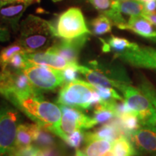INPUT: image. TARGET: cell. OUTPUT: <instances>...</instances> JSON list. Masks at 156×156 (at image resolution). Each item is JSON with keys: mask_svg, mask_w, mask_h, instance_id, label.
<instances>
[{"mask_svg": "<svg viewBox=\"0 0 156 156\" xmlns=\"http://www.w3.org/2000/svg\"><path fill=\"white\" fill-rule=\"evenodd\" d=\"M61 108L62 116L60 121L56 136L62 140L76 130L86 129L89 116H86L78 108L63 105H58Z\"/></svg>", "mask_w": 156, "mask_h": 156, "instance_id": "obj_9", "label": "cell"}, {"mask_svg": "<svg viewBox=\"0 0 156 156\" xmlns=\"http://www.w3.org/2000/svg\"><path fill=\"white\" fill-rule=\"evenodd\" d=\"M37 124H20L17 127L15 148H22L30 145L34 142Z\"/></svg>", "mask_w": 156, "mask_h": 156, "instance_id": "obj_20", "label": "cell"}, {"mask_svg": "<svg viewBox=\"0 0 156 156\" xmlns=\"http://www.w3.org/2000/svg\"><path fill=\"white\" fill-rule=\"evenodd\" d=\"M127 106L139 117L144 127L156 129V112L151 101L139 88L129 83L122 84L119 87Z\"/></svg>", "mask_w": 156, "mask_h": 156, "instance_id": "obj_5", "label": "cell"}, {"mask_svg": "<svg viewBox=\"0 0 156 156\" xmlns=\"http://www.w3.org/2000/svg\"><path fill=\"white\" fill-rule=\"evenodd\" d=\"M17 110L5 101L0 104V156L8 155L15 148L17 127L20 122Z\"/></svg>", "mask_w": 156, "mask_h": 156, "instance_id": "obj_6", "label": "cell"}, {"mask_svg": "<svg viewBox=\"0 0 156 156\" xmlns=\"http://www.w3.org/2000/svg\"><path fill=\"white\" fill-rule=\"evenodd\" d=\"M52 1H53L54 2H60L62 1V0H52Z\"/></svg>", "mask_w": 156, "mask_h": 156, "instance_id": "obj_41", "label": "cell"}, {"mask_svg": "<svg viewBox=\"0 0 156 156\" xmlns=\"http://www.w3.org/2000/svg\"><path fill=\"white\" fill-rule=\"evenodd\" d=\"M28 61L32 64L45 66L57 70H63L69 63L63 57L47 51L25 53Z\"/></svg>", "mask_w": 156, "mask_h": 156, "instance_id": "obj_13", "label": "cell"}, {"mask_svg": "<svg viewBox=\"0 0 156 156\" xmlns=\"http://www.w3.org/2000/svg\"><path fill=\"white\" fill-rule=\"evenodd\" d=\"M19 30L17 41L27 53L46 51L56 40L52 23L34 15H30L23 20L20 25Z\"/></svg>", "mask_w": 156, "mask_h": 156, "instance_id": "obj_1", "label": "cell"}, {"mask_svg": "<svg viewBox=\"0 0 156 156\" xmlns=\"http://www.w3.org/2000/svg\"><path fill=\"white\" fill-rule=\"evenodd\" d=\"M119 118L120 119L123 128L124 129L126 133L130 136V137H131L132 132L140 128L141 124H140V119L137 115L134 113H129V114H124Z\"/></svg>", "mask_w": 156, "mask_h": 156, "instance_id": "obj_26", "label": "cell"}, {"mask_svg": "<svg viewBox=\"0 0 156 156\" xmlns=\"http://www.w3.org/2000/svg\"><path fill=\"white\" fill-rule=\"evenodd\" d=\"M38 148L35 145H28L22 148H15L12 151L17 156H36Z\"/></svg>", "mask_w": 156, "mask_h": 156, "instance_id": "obj_32", "label": "cell"}, {"mask_svg": "<svg viewBox=\"0 0 156 156\" xmlns=\"http://www.w3.org/2000/svg\"><path fill=\"white\" fill-rule=\"evenodd\" d=\"M12 1H14V0H0V3H7Z\"/></svg>", "mask_w": 156, "mask_h": 156, "instance_id": "obj_37", "label": "cell"}, {"mask_svg": "<svg viewBox=\"0 0 156 156\" xmlns=\"http://www.w3.org/2000/svg\"><path fill=\"white\" fill-rule=\"evenodd\" d=\"M140 90L146 95L151 101L156 112V88L145 77L142 78L141 83L139 85Z\"/></svg>", "mask_w": 156, "mask_h": 156, "instance_id": "obj_27", "label": "cell"}, {"mask_svg": "<svg viewBox=\"0 0 156 156\" xmlns=\"http://www.w3.org/2000/svg\"><path fill=\"white\" fill-rule=\"evenodd\" d=\"M131 141L140 151L146 153L156 152V129L139 128L132 133Z\"/></svg>", "mask_w": 156, "mask_h": 156, "instance_id": "obj_14", "label": "cell"}, {"mask_svg": "<svg viewBox=\"0 0 156 156\" xmlns=\"http://www.w3.org/2000/svg\"><path fill=\"white\" fill-rule=\"evenodd\" d=\"M112 151L114 156H134L137 152L132 142L125 136H120L113 142Z\"/></svg>", "mask_w": 156, "mask_h": 156, "instance_id": "obj_22", "label": "cell"}, {"mask_svg": "<svg viewBox=\"0 0 156 156\" xmlns=\"http://www.w3.org/2000/svg\"><path fill=\"white\" fill-rule=\"evenodd\" d=\"M119 7L122 14L130 16H142L145 12V4L137 0H119Z\"/></svg>", "mask_w": 156, "mask_h": 156, "instance_id": "obj_23", "label": "cell"}, {"mask_svg": "<svg viewBox=\"0 0 156 156\" xmlns=\"http://www.w3.org/2000/svg\"><path fill=\"white\" fill-rule=\"evenodd\" d=\"M26 53V51L19 42L15 41L7 47L4 48L0 52V67L5 69L8 67L9 62L15 54L17 53Z\"/></svg>", "mask_w": 156, "mask_h": 156, "instance_id": "obj_24", "label": "cell"}, {"mask_svg": "<svg viewBox=\"0 0 156 156\" xmlns=\"http://www.w3.org/2000/svg\"><path fill=\"white\" fill-rule=\"evenodd\" d=\"M115 117H116V115L114 110L109 106V103L108 102L101 101L95 106L93 116H89L86 129L93 128L98 124H103L110 122Z\"/></svg>", "mask_w": 156, "mask_h": 156, "instance_id": "obj_18", "label": "cell"}, {"mask_svg": "<svg viewBox=\"0 0 156 156\" xmlns=\"http://www.w3.org/2000/svg\"><path fill=\"white\" fill-rule=\"evenodd\" d=\"M101 101L92 84L77 79L62 85L56 102L58 105L85 110L95 106Z\"/></svg>", "mask_w": 156, "mask_h": 156, "instance_id": "obj_3", "label": "cell"}, {"mask_svg": "<svg viewBox=\"0 0 156 156\" xmlns=\"http://www.w3.org/2000/svg\"><path fill=\"white\" fill-rule=\"evenodd\" d=\"M90 34H84L74 38L56 40L54 44L46 51L59 55L69 63H77L80 52L89 40Z\"/></svg>", "mask_w": 156, "mask_h": 156, "instance_id": "obj_12", "label": "cell"}, {"mask_svg": "<svg viewBox=\"0 0 156 156\" xmlns=\"http://www.w3.org/2000/svg\"><path fill=\"white\" fill-rule=\"evenodd\" d=\"M100 41L102 43L103 51L105 53H112L114 58L132 48L136 44V43L130 42L126 38L114 36H111L110 38L106 40L100 38Z\"/></svg>", "mask_w": 156, "mask_h": 156, "instance_id": "obj_17", "label": "cell"}, {"mask_svg": "<svg viewBox=\"0 0 156 156\" xmlns=\"http://www.w3.org/2000/svg\"><path fill=\"white\" fill-rule=\"evenodd\" d=\"M151 40L152 41H153V42H155V43H156V37H155V38H152V39H151Z\"/></svg>", "mask_w": 156, "mask_h": 156, "instance_id": "obj_39", "label": "cell"}, {"mask_svg": "<svg viewBox=\"0 0 156 156\" xmlns=\"http://www.w3.org/2000/svg\"><path fill=\"white\" fill-rule=\"evenodd\" d=\"M90 25L93 34L95 36H101L110 33L114 24L108 17L101 14L96 18L93 19L91 21Z\"/></svg>", "mask_w": 156, "mask_h": 156, "instance_id": "obj_25", "label": "cell"}, {"mask_svg": "<svg viewBox=\"0 0 156 156\" xmlns=\"http://www.w3.org/2000/svg\"><path fill=\"white\" fill-rule=\"evenodd\" d=\"M78 65V63H69L65 69L62 70L65 80V83L77 80V75L79 73Z\"/></svg>", "mask_w": 156, "mask_h": 156, "instance_id": "obj_30", "label": "cell"}, {"mask_svg": "<svg viewBox=\"0 0 156 156\" xmlns=\"http://www.w3.org/2000/svg\"><path fill=\"white\" fill-rule=\"evenodd\" d=\"M36 156H64V153L58 146L54 145L38 149Z\"/></svg>", "mask_w": 156, "mask_h": 156, "instance_id": "obj_31", "label": "cell"}, {"mask_svg": "<svg viewBox=\"0 0 156 156\" xmlns=\"http://www.w3.org/2000/svg\"><path fill=\"white\" fill-rule=\"evenodd\" d=\"M137 1L143 2H147V1H151V0H137Z\"/></svg>", "mask_w": 156, "mask_h": 156, "instance_id": "obj_40", "label": "cell"}, {"mask_svg": "<svg viewBox=\"0 0 156 156\" xmlns=\"http://www.w3.org/2000/svg\"><path fill=\"white\" fill-rule=\"evenodd\" d=\"M8 156H17L16 154L15 153V152L14 151H12L11 153H9V154H8Z\"/></svg>", "mask_w": 156, "mask_h": 156, "instance_id": "obj_38", "label": "cell"}, {"mask_svg": "<svg viewBox=\"0 0 156 156\" xmlns=\"http://www.w3.org/2000/svg\"><path fill=\"white\" fill-rule=\"evenodd\" d=\"M9 38H10V34L9 29L0 25V42L7 41Z\"/></svg>", "mask_w": 156, "mask_h": 156, "instance_id": "obj_33", "label": "cell"}, {"mask_svg": "<svg viewBox=\"0 0 156 156\" xmlns=\"http://www.w3.org/2000/svg\"><path fill=\"white\" fill-rule=\"evenodd\" d=\"M78 71L89 83L93 85H101L106 87H116L119 89L121 85L124 84L114 80L103 73L100 70L92 67L84 65H78Z\"/></svg>", "mask_w": 156, "mask_h": 156, "instance_id": "obj_15", "label": "cell"}, {"mask_svg": "<svg viewBox=\"0 0 156 156\" xmlns=\"http://www.w3.org/2000/svg\"><path fill=\"white\" fill-rule=\"evenodd\" d=\"M145 12H153L156 11V0H151L144 2Z\"/></svg>", "mask_w": 156, "mask_h": 156, "instance_id": "obj_34", "label": "cell"}, {"mask_svg": "<svg viewBox=\"0 0 156 156\" xmlns=\"http://www.w3.org/2000/svg\"><path fill=\"white\" fill-rule=\"evenodd\" d=\"M41 93L31 84L23 70L7 67L0 71V95L14 104L20 99Z\"/></svg>", "mask_w": 156, "mask_h": 156, "instance_id": "obj_4", "label": "cell"}, {"mask_svg": "<svg viewBox=\"0 0 156 156\" xmlns=\"http://www.w3.org/2000/svg\"><path fill=\"white\" fill-rule=\"evenodd\" d=\"M56 136L51 132L37 124L34 137L35 146L38 149H42L56 145L57 142Z\"/></svg>", "mask_w": 156, "mask_h": 156, "instance_id": "obj_21", "label": "cell"}, {"mask_svg": "<svg viewBox=\"0 0 156 156\" xmlns=\"http://www.w3.org/2000/svg\"><path fill=\"white\" fill-rule=\"evenodd\" d=\"M38 0H14L0 3V25L10 29L14 33L19 30V21L29 5Z\"/></svg>", "mask_w": 156, "mask_h": 156, "instance_id": "obj_11", "label": "cell"}, {"mask_svg": "<svg viewBox=\"0 0 156 156\" xmlns=\"http://www.w3.org/2000/svg\"><path fill=\"white\" fill-rule=\"evenodd\" d=\"M75 156H85V155H83V153H82L81 151H80V150H77V151H76Z\"/></svg>", "mask_w": 156, "mask_h": 156, "instance_id": "obj_36", "label": "cell"}, {"mask_svg": "<svg viewBox=\"0 0 156 156\" xmlns=\"http://www.w3.org/2000/svg\"><path fill=\"white\" fill-rule=\"evenodd\" d=\"M116 58L132 67L156 70V48L151 46H135L119 55Z\"/></svg>", "mask_w": 156, "mask_h": 156, "instance_id": "obj_10", "label": "cell"}, {"mask_svg": "<svg viewBox=\"0 0 156 156\" xmlns=\"http://www.w3.org/2000/svg\"><path fill=\"white\" fill-rule=\"evenodd\" d=\"M25 53H17L12 57L9 62L8 67L16 70H24L31 64L25 56Z\"/></svg>", "mask_w": 156, "mask_h": 156, "instance_id": "obj_28", "label": "cell"}, {"mask_svg": "<svg viewBox=\"0 0 156 156\" xmlns=\"http://www.w3.org/2000/svg\"><path fill=\"white\" fill-rule=\"evenodd\" d=\"M53 25L56 37L74 38L86 34H91L87 27L82 11L79 8H70L58 17L56 25Z\"/></svg>", "mask_w": 156, "mask_h": 156, "instance_id": "obj_7", "label": "cell"}, {"mask_svg": "<svg viewBox=\"0 0 156 156\" xmlns=\"http://www.w3.org/2000/svg\"><path fill=\"white\" fill-rule=\"evenodd\" d=\"M12 105L36 124L56 135L62 118L61 108L44 100L41 93L20 99Z\"/></svg>", "mask_w": 156, "mask_h": 156, "instance_id": "obj_2", "label": "cell"}, {"mask_svg": "<svg viewBox=\"0 0 156 156\" xmlns=\"http://www.w3.org/2000/svg\"><path fill=\"white\" fill-rule=\"evenodd\" d=\"M121 30H128L143 38L152 39L156 37V30L151 22L142 16H130L128 22L121 26Z\"/></svg>", "mask_w": 156, "mask_h": 156, "instance_id": "obj_16", "label": "cell"}, {"mask_svg": "<svg viewBox=\"0 0 156 156\" xmlns=\"http://www.w3.org/2000/svg\"><path fill=\"white\" fill-rule=\"evenodd\" d=\"M85 140V133L83 129L76 130L65 137L64 141L72 147L78 149Z\"/></svg>", "mask_w": 156, "mask_h": 156, "instance_id": "obj_29", "label": "cell"}, {"mask_svg": "<svg viewBox=\"0 0 156 156\" xmlns=\"http://www.w3.org/2000/svg\"><path fill=\"white\" fill-rule=\"evenodd\" d=\"M86 145L82 153L85 156H103L112 151L113 142L106 140L96 139L85 142Z\"/></svg>", "mask_w": 156, "mask_h": 156, "instance_id": "obj_19", "label": "cell"}, {"mask_svg": "<svg viewBox=\"0 0 156 156\" xmlns=\"http://www.w3.org/2000/svg\"><path fill=\"white\" fill-rule=\"evenodd\" d=\"M35 88L39 91H54L65 83L62 70L31 64L23 70Z\"/></svg>", "mask_w": 156, "mask_h": 156, "instance_id": "obj_8", "label": "cell"}, {"mask_svg": "<svg viewBox=\"0 0 156 156\" xmlns=\"http://www.w3.org/2000/svg\"><path fill=\"white\" fill-rule=\"evenodd\" d=\"M142 17L147 20L156 28V11L153 12H145L144 14H142Z\"/></svg>", "mask_w": 156, "mask_h": 156, "instance_id": "obj_35", "label": "cell"}]
</instances>
